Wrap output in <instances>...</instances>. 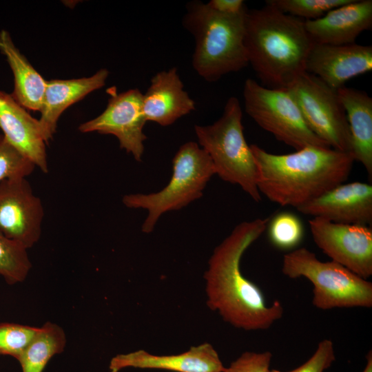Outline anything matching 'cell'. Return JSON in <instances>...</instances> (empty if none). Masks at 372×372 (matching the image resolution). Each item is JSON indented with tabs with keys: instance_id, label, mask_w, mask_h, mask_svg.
I'll return each instance as SVG.
<instances>
[{
	"instance_id": "ffe728a7",
	"label": "cell",
	"mask_w": 372,
	"mask_h": 372,
	"mask_svg": "<svg viewBox=\"0 0 372 372\" xmlns=\"http://www.w3.org/2000/svg\"><path fill=\"white\" fill-rule=\"evenodd\" d=\"M347 116L351 154L372 178V98L366 92L345 86L337 90Z\"/></svg>"
},
{
	"instance_id": "e0dca14e",
	"label": "cell",
	"mask_w": 372,
	"mask_h": 372,
	"mask_svg": "<svg viewBox=\"0 0 372 372\" xmlns=\"http://www.w3.org/2000/svg\"><path fill=\"white\" fill-rule=\"evenodd\" d=\"M176 68L156 73L143 94L146 121L169 126L196 109L194 101L184 90Z\"/></svg>"
},
{
	"instance_id": "6da1fadb",
	"label": "cell",
	"mask_w": 372,
	"mask_h": 372,
	"mask_svg": "<svg viewBox=\"0 0 372 372\" xmlns=\"http://www.w3.org/2000/svg\"><path fill=\"white\" fill-rule=\"evenodd\" d=\"M269 218L238 224L214 250L205 272L207 304L232 326L245 331L267 330L282 318L279 300L269 306L255 283L240 269L245 251L266 230Z\"/></svg>"
},
{
	"instance_id": "5bb4252c",
	"label": "cell",
	"mask_w": 372,
	"mask_h": 372,
	"mask_svg": "<svg viewBox=\"0 0 372 372\" xmlns=\"http://www.w3.org/2000/svg\"><path fill=\"white\" fill-rule=\"evenodd\" d=\"M297 210L335 223L371 226L372 186L358 181L343 183Z\"/></svg>"
},
{
	"instance_id": "9c48e42d",
	"label": "cell",
	"mask_w": 372,
	"mask_h": 372,
	"mask_svg": "<svg viewBox=\"0 0 372 372\" xmlns=\"http://www.w3.org/2000/svg\"><path fill=\"white\" fill-rule=\"evenodd\" d=\"M297 103L310 130L330 147L351 154V138L338 92L304 72L285 88Z\"/></svg>"
},
{
	"instance_id": "7402d4cb",
	"label": "cell",
	"mask_w": 372,
	"mask_h": 372,
	"mask_svg": "<svg viewBox=\"0 0 372 372\" xmlns=\"http://www.w3.org/2000/svg\"><path fill=\"white\" fill-rule=\"evenodd\" d=\"M66 335L59 325L47 322L17 360L22 372H43L49 360L64 351Z\"/></svg>"
},
{
	"instance_id": "2e32d148",
	"label": "cell",
	"mask_w": 372,
	"mask_h": 372,
	"mask_svg": "<svg viewBox=\"0 0 372 372\" xmlns=\"http://www.w3.org/2000/svg\"><path fill=\"white\" fill-rule=\"evenodd\" d=\"M0 129L10 144L30 159L43 173L48 172L47 143L39 119L32 117L11 94L1 90Z\"/></svg>"
},
{
	"instance_id": "52a82bcc",
	"label": "cell",
	"mask_w": 372,
	"mask_h": 372,
	"mask_svg": "<svg viewBox=\"0 0 372 372\" xmlns=\"http://www.w3.org/2000/svg\"><path fill=\"white\" fill-rule=\"evenodd\" d=\"M281 270L289 278L304 277L312 283V304L317 309L372 307L371 282L334 261L318 260L305 247L285 254Z\"/></svg>"
},
{
	"instance_id": "ba28073f",
	"label": "cell",
	"mask_w": 372,
	"mask_h": 372,
	"mask_svg": "<svg viewBox=\"0 0 372 372\" xmlns=\"http://www.w3.org/2000/svg\"><path fill=\"white\" fill-rule=\"evenodd\" d=\"M243 97L246 113L279 141L296 150L307 146L330 147L310 130L286 89L267 87L247 79Z\"/></svg>"
},
{
	"instance_id": "7c38bea8",
	"label": "cell",
	"mask_w": 372,
	"mask_h": 372,
	"mask_svg": "<svg viewBox=\"0 0 372 372\" xmlns=\"http://www.w3.org/2000/svg\"><path fill=\"white\" fill-rule=\"evenodd\" d=\"M44 209L26 178L0 183V232L26 249L40 239Z\"/></svg>"
},
{
	"instance_id": "9a60e30c",
	"label": "cell",
	"mask_w": 372,
	"mask_h": 372,
	"mask_svg": "<svg viewBox=\"0 0 372 372\" xmlns=\"http://www.w3.org/2000/svg\"><path fill=\"white\" fill-rule=\"evenodd\" d=\"M312 41L318 44L355 43L357 37L372 27V1L351 0L314 20L305 21Z\"/></svg>"
},
{
	"instance_id": "277c9868",
	"label": "cell",
	"mask_w": 372,
	"mask_h": 372,
	"mask_svg": "<svg viewBox=\"0 0 372 372\" xmlns=\"http://www.w3.org/2000/svg\"><path fill=\"white\" fill-rule=\"evenodd\" d=\"M247 10L223 14L199 1L187 5L182 22L195 41L192 66L206 81H216L249 64L244 43Z\"/></svg>"
},
{
	"instance_id": "f1b7e54d",
	"label": "cell",
	"mask_w": 372,
	"mask_h": 372,
	"mask_svg": "<svg viewBox=\"0 0 372 372\" xmlns=\"http://www.w3.org/2000/svg\"><path fill=\"white\" fill-rule=\"evenodd\" d=\"M271 358L270 351H246L225 368L223 372H271Z\"/></svg>"
},
{
	"instance_id": "3957f363",
	"label": "cell",
	"mask_w": 372,
	"mask_h": 372,
	"mask_svg": "<svg viewBox=\"0 0 372 372\" xmlns=\"http://www.w3.org/2000/svg\"><path fill=\"white\" fill-rule=\"evenodd\" d=\"M244 43L249 64L265 87L285 89L305 72L313 42L304 20L266 3L247 10Z\"/></svg>"
},
{
	"instance_id": "4dcf8cb0",
	"label": "cell",
	"mask_w": 372,
	"mask_h": 372,
	"mask_svg": "<svg viewBox=\"0 0 372 372\" xmlns=\"http://www.w3.org/2000/svg\"><path fill=\"white\" fill-rule=\"evenodd\" d=\"M366 364L362 372H372V352L369 351L366 356Z\"/></svg>"
},
{
	"instance_id": "4316f807",
	"label": "cell",
	"mask_w": 372,
	"mask_h": 372,
	"mask_svg": "<svg viewBox=\"0 0 372 372\" xmlns=\"http://www.w3.org/2000/svg\"><path fill=\"white\" fill-rule=\"evenodd\" d=\"M39 329V327L17 323H1L0 355L18 360Z\"/></svg>"
},
{
	"instance_id": "5b68a950",
	"label": "cell",
	"mask_w": 372,
	"mask_h": 372,
	"mask_svg": "<svg viewBox=\"0 0 372 372\" xmlns=\"http://www.w3.org/2000/svg\"><path fill=\"white\" fill-rule=\"evenodd\" d=\"M240 102L231 96L216 121L207 125H196L194 131L198 145L211 160L215 174L225 182L239 185L258 203L261 195L257 185V167L244 136Z\"/></svg>"
},
{
	"instance_id": "f546056e",
	"label": "cell",
	"mask_w": 372,
	"mask_h": 372,
	"mask_svg": "<svg viewBox=\"0 0 372 372\" xmlns=\"http://www.w3.org/2000/svg\"><path fill=\"white\" fill-rule=\"evenodd\" d=\"M207 5L214 10L223 14H236L247 7L242 0H211Z\"/></svg>"
},
{
	"instance_id": "d6986e66",
	"label": "cell",
	"mask_w": 372,
	"mask_h": 372,
	"mask_svg": "<svg viewBox=\"0 0 372 372\" xmlns=\"http://www.w3.org/2000/svg\"><path fill=\"white\" fill-rule=\"evenodd\" d=\"M108 76L109 71L102 68L89 77L47 81L39 119L46 143L56 132L62 113L88 94L103 87Z\"/></svg>"
},
{
	"instance_id": "83f0119b",
	"label": "cell",
	"mask_w": 372,
	"mask_h": 372,
	"mask_svg": "<svg viewBox=\"0 0 372 372\" xmlns=\"http://www.w3.org/2000/svg\"><path fill=\"white\" fill-rule=\"evenodd\" d=\"M335 360V355L333 342L324 339L318 343L313 354L304 363L289 371H281L276 369L271 372H324L329 368Z\"/></svg>"
},
{
	"instance_id": "484cf974",
	"label": "cell",
	"mask_w": 372,
	"mask_h": 372,
	"mask_svg": "<svg viewBox=\"0 0 372 372\" xmlns=\"http://www.w3.org/2000/svg\"><path fill=\"white\" fill-rule=\"evenodd\" d=\"M35 167L30 159L0 134V183L7 179L26 178Z\"/></svg>"
},
{
	"instance_id": "4fadbf2b",
	"label": "cell",
	"mask_w": 372,
	"mask_h": 372,
	"mask_svg": "<svg viewBox=\"0 0 372 372\" xmlns=\"http://www.w3.org/2000/svg\"><path fill=\"white\" fill-rule=\"evenodd\" d=\"M372 70V47L356 43L327 45L313 43L304 71L316 76L334 90Z\"/></svg>"
},
{
	"instance_id": "cb8c5ba5",
	"label": "cell",
	"mask_w": 372,
	"mask_h": 372,
	"mask_svg": "<svg viewBox=\"0 0 372 372\" xmlns=\"http://www.w3.org/2000/svg\"><path fill=\"white\" fill-rule=\"evenodd\" d=\"M269 223V238L276 247L291 249L301 242L304 228L301 220L295 214L287 211L279 213Z\"/></svg>"
},
{
	"instance_id": "d4e9b609",
	"label": "cell",
	"mask_w": 372,
	"mask_h": 372,
	"mask_svg": "<svg viewBox=\"0 0 372 372\" xmlns=\"http://www.w3.org/2000/svg\"><path fill=\"white\" fill-rule=\"evenodd\" d=\"M351 0H267L265 3L293 17L306 20L322 17L329 11Z\"/></svg>"
},
{
	"instance_id": "30bf717a",
	"label": "cell",
	"mask_w": 372,
	"mask_h": 372,
	"mask_svg": "<svg viewBox=\"0 0 372 372\" xmlns=\"http://www.w3.org/2000/svg\"><path fill=\"white\" fill-rule=\"evenodd\" d=\"M108 93L110 97L105 110L97 117L80 125L79 130L114 135L120 147L141 162L147 138L143 132L147 121L143 112V94L137 88L117 93L115 87L110 88Z\"/></svg>"
},
{
	"instance_id": "44dd1931",
	"label": "cell",
	"mask_w": 372,
	"mask_h": 372,
	"mask_svg": "<svg viewBox=\"0 0 372 372\" xmlns=\"http://www.w3.org/2000/svg\"><path fill=\"white\" fill-rule=\"evenodd\" d=\"M0 52L6 58L13 74L12 96L27 110L40 112L47 81L17 48L6 30L0 32Z\"/></svg>"
},
{
	"instance_id": "8fae6325",
	"label": "cell",
	"mask_w": 372,
	"mask_h": 372,
	"mask_svg": "<svg viewBox=\"0 0 372 372\" xmlns=\"http://www.w3.org/2000/svg\"><path fill=\"white\" fill-rule=\"evenodd\" d=\"M313 240L322 252L360 277L372 276V229L335 223L321 218L309 220Z\"/></svg>"
},
{
	"instance_id": "7a4b0ae2",
	"label": "cell",
	"mask_w": 372,
	"mask_h": 372,
	"mask_svg": "<svg viewBox=\"0 0 372 372\" xmlns=\"http://www.w3.org/2000/svg\"><path fill=\"white\" fill-rule=\"evenodd\" d=\"M258 171V189L269 200L296 209L319 197L349 177L354 163L351 153L331 147L307 146L274 154L250 145Z\"/></svg>"
},
{
	"instance_id": "ac0fdd59",
	"label": "cell",
	"mask_w": 372,
	"mask_h": 372,
	"mask_svg": "<svg viewBox=\"0 0 372 372\" xmlns=\"http://www.w3.org/2000/svg\"><path fill=\"white\" fill-rule=\"evenodd\" d=\"M126 367L176 372H223L225 369L217 351L207 342L177 355H156L138 350L118 354L111 360V372H118Z\"/></svg>"
},
{
	"instance_id": "8992f818",
	"label": "cell",
	"mask_w": 372,
	"mask_h": 372,
	"mask_svg": "<svg viewBox=\"0 0 372 372\" xmlns=\"http://www.w3.org/2000/svg\"><path fill=\"white\" fill-rule=\"evenodd\" d=\"M214 175V167L207 152L197 143L188 141L175 154L172 175L163 189L149 194H127L122 202L128 208L147 211L141 231L149 234L153 231L163 214L181 209L201 198Z\"/></svg>"
},
{
	"instance_id": "603a6c76",
	"label": "cell",
	"mask_w": 372,
	"mask_h": 372,
	"mask_svg": "<svg viewBox=\"0 0 372 372\" xmlns=\"http://www.w3.org/2000/svg\"><path fill=\"white\" fill-rule=\"evenodd\" d=\"M27 250L0 232V276L8 284L21 282L27 278L32 267Z\"/></svg>"
}]
</instances>
